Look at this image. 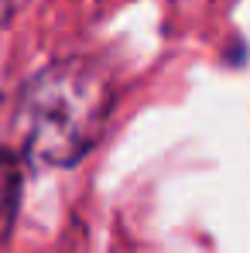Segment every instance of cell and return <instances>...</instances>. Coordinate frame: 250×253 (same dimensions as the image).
Segmentation results:
<instances>
[{
  "mask_svg": "<svg viewBox=\"0 0 250 253\" xmlns=\"http://www.w3.org/2000/svg\"><path fill=\"white\" fill-rule=\"evenodd\" d=\"M110 85L96 65L69 58L38 72L21 96L24 147L35 161L69 168L100 140L110 117Z\"/></svg>",
  "mask_w": 250,
  "mask_h": 253,
  "instance_id": "obj_1",
  "label": "cell"
},
{
  "mask_svg": "<svg viewBox=\"0 0 250 253\" xmlns=\"http://www.w3.org/2000/svg\"><path fill=\"white\" fill-rule=\"evenodd\" d=\"M21 188H24V168L14 151H0V247L10 240L17 209H21Z\"/></svg>",
  "mask_w": 250,
  "mask_h": 253,
  "instance_id": "obj_2",
  "label": "cell"
}]
</instances>
